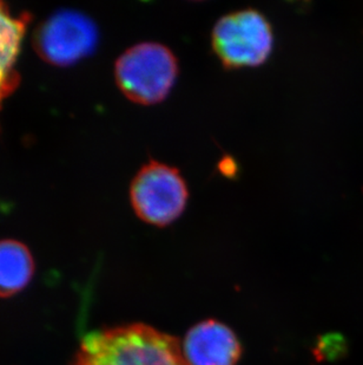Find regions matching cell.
I'll use <instances>...</instances> for the list:
<instances>
[{"label":"cell","instance_id":"7","mask_svg":"<svg viewBox=\"0 0 363 365\" xmlns=\"http://www.w3.org/2000/svg\"><path fill=\"white\" fill-rule=\"evenodd\" d=\"M35 262L28 248L16 240L0 242V297L21 292L31 282Z\"/></svg>","mask_w":363,"mask_h":365},{"label":"cell","instance_id":"4","mask_svg":"<svg viewBox=\"0 0 363 365\" xmlns=\"http://www.w3.org/2000/svg\"><path fill=\"white\" fill-rule=\"evenodd\" d=\"M188 200V185L179 169L156 160L143 165L131 183L135 213L151 226L174 224L184 213Z\"/></svg>","mask_w":363,"mask_h":365},{"label":"cell","instance_id":"1","mask_svg":"<svg viewBox=\"0 0 363 365\" xmlns=\"http://www.w3.org/2000/svg\"><path fill=\"white\" fill-rule=\"evenodd\" d=\"M73 365H189L179 339L145 324L93 331Z\"/></svg>","mask_w":363,"mask_h":365},{"label":"cell","instance_id":"2","mask_svg":"<svg viewBox=\"0 0 363 365\" xmlns=\"http://www.w3.org/2000/svg\"><path fill=\"white\" fill-rule=\"evenodd\" d=\"M179 59L167 45L143 41L117 59V86L127 98L142 106L161 103L179 78Z\"/></svg>","mask_w":363,"mask_h":365},{"label":"cell","instance_id":"6","mask_svg":"<svg viewBox=\"0 0 363 365\" xmlns=\"http://www.w3.org/2000/svg\"><path fill=\"white\" fill-rule=\"evenodd\" d=\"M182 350L189 365H236L242 356L236 334L215 319L194 325L184 336Z\"/></svg>","mask_w":363,"mask_h":365},{"label":"cell","instance_id":"3","mask_svg":"<svg viewBox=\"0 0 363 365\" xmlns=\"http://www.w3.org/2000/svg\"><path fill=\"white\" fill-rule=\"evenodd\" d=\"M274 30L256 9L233 11L217 21L211 32L213 51L226 70L257 68L274 48Z\"/></svg>","mask_w":363,"mask_h":365},{"label":"cell","instance_id":"5","mask_svg":"<svg viewBox=\"0 0 363 365\" xmlns=\"http://www.w3.org/2000/svg\"><path fill=\"white\" fill-rule=\"evenodd\" d=\"M98 43V30L85 14L59 11L41 25L36 48L52 66H69L91 55Z\"/></svg>","mask_w":363,"mask_h":365},{"label":"cell","instance_id":"8","mask_svg":"<svg viewBox=\"0 0 363 365\" xmlns=\"http://www.w3.org/2000/svg\"><path fill=\"white\" fill-rule=\"evenodd\" d=\"M24 31V19L14 17V14L0 4V98L14 89V64Z\"/></svg>","mask_w":363,"mask_h":365}]
</instances>
